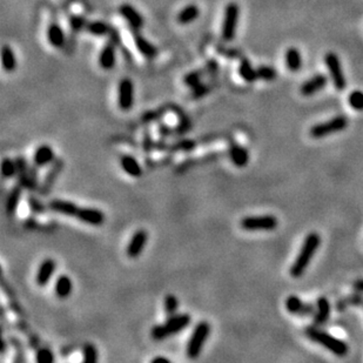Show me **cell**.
Listing matches in <instances>:
<instances>
[{
	"label": "cell",
	"instance_id": "cell-25",
	"mask_svg": "<svg viewBox=\"0 0 363 363\" xmlns=\"http://www.w3.org/2000/svg\"><path fill=\"white\" fill-rule=\"evenodd\" d=\"M199 16H200V9L195 4H190V5L185 6L183 10L177 13L176 20L180 25H188L197 20Z\"/></svg>",
	"mask_w": 363,
	"mask_h": 363
},
{
	"label": "cell",
	"instance_id": "cell-21",
	"mask_svg": "<svg viewBox=\"0 0 363 363\" xmlns=\"http://www.w3.org/2000/svg\"><path fill=\"white\" fill-rule=\"evenodd\" d=\"M120 166L123 172L130 177H140L143 175V167L133 155L123 154L120 157Z\"/></svg>",
	"mask_w": 363,
	"mask_h": 363
},
{
	"label": "cell",
	"instance_id": "cell-2",
	"mask_svg": "<svg viewBox=\"0 0 363 363\" xmlns=\"http://www.w3.org/2000/svg\"><path fill=\"white\" fill-rule=\"evenodd\" d=\"M320 246H321V237L316 233V232H311V233L307 235L299 254H297L295 261H294V263L292 264V267H290L289 269V274L292 275L293 278L297 279L302 277Z\"/></svg>",
	"mask_w": 363,
	"mask_h": 363
},
{
	"label": "cell",
	"instance_id": "cell-36",
	"mask_svg": "<svg viewBox=\"0 0 363 363\" xmlns=\"http://www.w3.org/2000/svg\"><path fill=\"white\" fill-rule=\"evenodd\" d=\"M348 103H349L350 107L354 108L355 111L362 112L363 111V92L362 90H354L348 97Z\"/></svg>",
	"mask_w": 363,
	"mask_h": 363
},
{
	"label": "cell",
	"instance_id": "cell-7",
	"mask_svg": "<svg viewBox=\"0 0 363 363\" xmlns=\"http://www.w3.org/2000/svg\"><path fill=\"white\" fill-rule=\"evenodd\" d=\"M348 125H349V120H348L346 115H336L328 121L314 125L310 128L309 134L314 139H321V138L330 135V134L342 132L347 128Z\"/></svg>",
	"mask_w": 363,
	"mask_h": 363
},
{
	"label": "cell",
	"instance_id": "cell-15",
	"mask_svg": "<svg viewBox=\"0 0 363 363\" xmlns=\"http://www.w3.org/2000/svg\"><path fill=\"white\" fill-rule=\"evenodd\" d=\"M327 82H328V78H327L325 74H315L314 77L307 79V80L302 83V86L300 87V93L304 97L314 96V94L319 93L320 90L325 88L327 86Z\"/></svg>",
	"mask_w": 363,
	"mask_h": 363
},
{
	"label": "cell",
	"instance_id": "cell-33",
	"mask_svg": "<svg viewBox=\"0 0 363 363\" xmlns=\"http://www.w3.org/2000/svg\"><path fill=\"white\" fill-rule=\"evenodd\" d=\"M17 162L10 158L3 159L2 161V175L4 179H12L17 176Z\"/></svg>",
	"mask_w": 363,
	"mask_h": 363
},
{
	"label": "cell",
	"instance_id": "cell-1",
	"mask_svg": "<svg viewBox=\"0 0 363 363\" xmlns=\"http://www.w3.org/2000/svg\"><path fill=\"white\" fill-rule=\"evenodd\" d=\"M47 207L58 214L74 217V219L81 221L82 223L89 224L93 227L103 226L105 220H106L103 210L93 208V207H80L77 203L61 200V199H54V200L50 201Z\"/></svg>",
	"mask_w": 363,
	"mask_h": 363
},
{
	"label": "cell",
	"instance_id": "cell-9",
	"mask_svg": "<svg viewBox=\"0 0 363 363\" xmlns=\"http://www.w3.org/2000/svg\"><path fill=\"white\" fill-rule=\"evenodd\" d=\"M325 63L326 66L328 68L330 77H332V80L335 88L339 90V92H342V90L346 88L347 81L346 77L343 74L342 65H341V60L339 56L334 52H328L325 57Z\"/></svg>",
	"mask_w": 363,
	"mask_h": 363
},
{
	"label": "cell",
	"instance_id": "cell-10",
	"mask_svg": "<svg viewBox=\"0 0 363 363\" xmlns=\"http://www.w3.org/2000/svg\"><path fill=\"white\" fill-rule=\"evenodd\" d=\"M118 106L123 112H128L134 106V83L129 78L119 81Z\"/></svg>",
	"mask_w": 363,
	"mask_h": 363
},
{
	"label": "cell",
	"instance_id": "cell-46",
	"mask_svg": "<svg viewBox=\"0 0 363 363\" xmlns=\"http://www.w3.org/2000/svg\"><path fill=\"white\" fill-rule=\"evenodd\" d=\"M6 347H7L6 341L3 340V341H2V354H3V355L6 353Z\"/></svg>",
	"mask_w": 363,
	"mask_h": 363
},
{
	"label": "cell",
	"instance_id": "cell-14",
	"mask_svg": "<svg viewBox=\"0 0 363 363\" xmlns=\"http://www.w3.org/2000/svg\"><path fill=\"white\" fill-rule=\"evenodd\" d=\"M57 269V262L51 257H47L39 264L37 273H35V283L39 287H45L52 280Z\"/></svg>",
	"mask_w": 363,
	"mask_h": 363
},
{
	"label": "cell",
	"instance_id": "cell-12",
	"mask_svg": "<svg viewBox=\"0 0 363 363\" xmlns=\"http://www.w3.org/2000/svg\"><path fill=\"white\" fill-rule=\"evenodd\" d=\"M148 241V232L146 230H138L129 239L126 247V255L129 259H137L143 254Z\"/></svg>",
	"mask_w": 363,
	"mask_h": 363
},
{
	"label": "cell",
	"instance_id": "cell-13",
	"mask_svg": "<svg viewBox=\"0 0 363 363\" xmlns=\"http://www.w3.org/2000/svg\"><path fill=\"white\" fill-rule=\"evenodd\" d=\"M63 168L64 161L61 160V159H57V160L53 161L52 165L50 166L49 170H47L45 177H43L42 184L40 185V187H39V193H40V195L46 197V195L51 193V191H52L54 184H56L58 176H59Z\"/></svg>",
	"mask_w": 363,
	"mask_h": 363
},
{
	"label": "cell",
	"instance_id": "cell-11",
	"mask_svg": "<svg viewBox=\"0 0 363 363\" xmlns=\"http://www.w3.org/2000/svg\"><path fill=\"white\" fill-rule=\"evenodd\" d=\"M286 308L290 314L297 315L300 317H310L314 316L315 311H316V304H311L303 302L299 297L295 295H292L287 297L286 300Z\"/></svg>",
	"mask_w": 363,
	"mask_h": 363
},
{
	"label": "cell",
	"instance_id": "cell-42",
	"mask_svg": "<svg viewBox=\"0 0 363 363\" xmlns=\"http://www.w3.org/2000/svg\"><path fill=\"white\" fill-rule=\"evenodd\" d=\"M192 89H193L192 94H193L194 98H201L205 96L207 92H208V87L202 85V83H200V85H198L197 87H194V88H192Z\"/></svg>",
	"mask_w": 363,
	"mask_h": 363
},
{
	"label": "cell",
	"instance_id": "cell-16",
	"mask_svg": "<svg viewBox=\"0 0 363 363\" xmlns=\"http://www.w3.org/2000/svg\"><path fill=\"white\" fill-rule=\"evenodd\" d=\"M119 13H120V16L129 24L130 27L138 30V28H141L144 26V17L141 16L139 11L133 5H130V4H121V5L119 6Z\"/></svg>",
	"mask_w": 363,
	"mask_h": 363
},
{
	"label": "cell",
	"instance_id": "cell-8",
	"mask_svg": "<svg viewBox=\"0 0 363 363\" xmlns=\"http://www.w3.org/2000/svg\"><path fill=\"white\" fill-rule=\"evenodd\" d=\"M279 226V220L274 215H250L241 219L240 227L247 232L274 231Z\"/></svg>",
	"mask_w": 363,
	"mask_h": 363
},
{
	"label": "cell",
	"instance_id": "cell-43",
	"mask_svg": "<svg viewBox=\"0 0 363 363\" xmlns=\"http://www.w3.org/2000/svg\"><path fill=\"white\" fill-rule=\"evenodd\" d=\"M353 287H354L355 292L363 293V279H358V280L355 281Z\"/></svg>",
	"mask_w": 363,
	"mask_h": 363
},
{
	"label": "cell",
	"instance_id": "cell-23",
	"mask_svg": "<svg viewBox=\"0 0 363 363\" xmlns=\"http://www.w3.org/2000/svg\"><path fill=\"white\" fill-rule=\"evenodd\" d=\"M134 43H135L137 50L139 51L141 56H144L147 59H154L158 56V49L150 40H147L144 35L140 33H134L133 35Z\"/></svg>",
	"mask_w": 363,
	"mask_h": 363
},
{
	"label": "cell",
	"instance_id": "cell-35",
	"mask_svg": "<svg viewBox=\"0 0 363 363\" xmlns=\"http://www.w3.org/2000/svg\"><path fill=\"white\" fill-rule=\"evenodd\" d=\"M82 360L86 363H96L99 360V354H98V349L93 344L87 343L82 347Z\"/></svg>",
	"mask_w": 363,
	"mask_h": 363
},
{
	"label": "cell",
	"instance_id": "cell-38",
	"mask_svg": "<svg viewBox=\"0 0 363 363\" xmlns=\"http://www.w3.org/2000/svg\"><path fill=\"white\" fill-rule=\"evenodd\" d=\"M27 205L33 214H43L46 210L45 205L40 200H38V198L33 197V195H28L27 197Z\"/></svg>",
	"mask_w": 363,
	"mask_h": 363
},
{
	"label": "cell",
	"instance_id": "cell-40",
	"mask_svg": "<svg viewBox=\"0 0 363 363\" xmlns=\"http://www.w3.org/2000/svg\"><path fill=\"white\" fill-rule=\"evenodd\" d=\"M11 342H12L13 347L16 348V355H17V356L14 357V362H25V361H26V358H25V356H24V349H23V346H21L20 341H18L17 339H14V337H12V339H11Z\"/></svg>",
	"mask_w": 363,
	"mask_h": 363
},
{
	"label": "cell",
	"instance_id": "cell-45",
	"mask_svg": "<svg viewBox=\"0 0 363 363\" xmlns=\"http://www.w3.org/2000/svg\"><path fill=\"white\" fill-rule=\"evenodd\" d=\"M158 362H166V363H170L169 358H167L165 356H157L152 360V363H158Z\"/></svg>",
	"mask_w": 363,
	"mask_h": 363
},
{
	"label": "cell",
	"instance_id": "cell-17",
	"mask_svg": "<svg viewBox=\"0 0 363 363\" xmlns=\"http://www.w3.org/2000/svg\"><path fill=\"white\" fill-rule=\"evenodd\" d=\"M228 154H230V159L233 162V165L239 167V168H243V167L248 165L249 152L240 144L231 143L230 147H228Z\"/></svg>",
	"mask_w": 363,
	"mask_h": 363
},
{
	"label": "cell",
	"instance_id": "cell-18",
	"mask_svg": "<svg viewBox=\"0 0 363 363\" xmlns=\"http://www.w3.org/2000/svg\"><path fill=\"white\" fill-rule=\"evenodd\" d=\"M54 160H56V154H54L53 148L50 145H40V146L35 148L33 163L39 168L52 165Z\"/></svg>",
	"mask_w": 363,
	"mask_h": 363
},
{
	"label": "cell",
	"instance_id": "cell-41",
	"mask_svg": "<svg viewBox=\"0 0 363 363\" xmlns=\"http://www.w3.org/2000/svg\"><path fill=\"white\" fill-rule=\"evenodd\" d=\"M70 25H71V28L73 31H80L81 28L85 27L86 25V20L85 18L81 17V16H72L70 18Z\"/></svg>",
	"mask_w": 363,
	"mask_h": 363
},
{
	"label": "cell",
	"instance_id": "cell-19",
	"mask_svg": "<svg viewBox=\"0 0 363 363\" xmlns=\"http://www.w3.org/2000/svg\"><path fill=\"white\" fill-rule=\"evenodd\" d=\"M330 313H332V306L329 300L326 296L319 297L316 301V311L314 314V325L317 327L326 325L330 319Z\"/></svg>",
	"mask_w": 363,
	"mask_h": 363
},
{
	"label": "cell",
	"instance_id": "cell-29",
	"mask_svg": "<svg viewBox=\"0 0 363 363\" xmlns=\"http://www.w3.org/2000/svg\"><path fill=\"white\" fill-rule=\"evenodd\" d=\"M239 74L247 82H255L259 79L256 68L252 66V64H250V61L247 58L241 60L240 66H239Z\"/></svg>",
	"mask_w": 363,
	"mask_h": 363
},
{
	"label": "cell",
	"instance_id": "cell-20",
	"mask_svg": "<svg viewBox=\"0 0 363 363\" xmlns=\"http://www.w3.org/2000/svg\"><path fill=\"white\" fill-rule=\"evenodd\" d=\"M117 61V51H115L114 43L108 42L103 47L99 54V66L103 70L110 71L115 66Z\"/></svg>",
	"mask_w": 363,
	"mask_h": 363
},
{
	"label": "cell",
	"instance_id": "cell-5",
	"mask_svg": "<svg viewBox=\"0 0 363 363\" xmlns=\"http://www.w3.org/2000/svg\"><path fill=\"white\" fill-rule=\"evenodd\" d=\"M210 325L207 321H200L195 325L193 332L191 334L190 340L186 344V355L191 360H197L200 356L201 351L205 347L206 341L210 335Z\"/></svg>",
	"mask_w": 363,
	"mask_h": 363
},
{
	"label": "cell",
	"instance_id": "cell-31",
	"mask_svg": "<svg viewBox=\"0 0 363 363\" xmlns=\"http://www.w3.org/2000/svg\"><path fill=\"white\" fill-rule=\"evenodd\" d=\"M87 30H88L90 34L96 35V37H104V35H107L110 33L111 28L106 23H104V21L96 20L87 24Z\"/></svg>",
	"mask_w": 363,
	"mask_h": 363
},
{
	"label": "cell",
	"instance_id": "cell-26",
	"mask_svg": "<svg viewBox=\"0 0 363 363\" xmlns=\"http://www.w3.org/2000/svg\"><path fill=\"white\" fill-rule=\"evenodd\" d=\"M47 39L51 46L56 47V49H60L65 43V32L61 28L60 25L58 24H51L49 28H47Z\"/></svg>",
	"mask_w": 363,
	"mask_h": 363
},
{
	"label": "cell",
	"instance_id": "cell-3",
	"mask_svg": "<svg viewBox=\"0 0 363 363\" xmlns=\"http://www.w3.org/2000/svg\"><path fill=\"white\" fill-rule=\"evenodd\" d=\"M192 323V316L190 314H175L166 319L165 322L155 325L151 329V337L154 341H163L172 337L176 334L184 332Z\"/></svg>",
	"mask_w": 363,
	"mask_h": 363
},
{
	"label": "cell",
	"instance_id": "cell-27",
	"mask_svg": "<svg viewBox=\"0 0 363 363\" xmlns=\"http://www.w3.org/2000/svg\"><path fill=\"white\" fill-rule=\"evenodd\" d=\"M286 65L290 72H297L302 67V56L296 47H290L286 51Z\"/></svg>",
	"mask_w": 363,
	"mask_h": 363
},
{
	"label": "cell",
	"instance_id": "cell-47",
	"mask_svg": "<svg viewBox=\"0 0 363 363\" xmlns=\"http://www.w3.org/2000/svg\"><path fill=\"white\" fill-rule=\"evenodd\" d=\"M361 307H363V302H362V306Z\"/></svg>",
	"mask_w": 363,
	"mask_h": 363
},
{
	"label": "cell",
	"instance_id": "cell-34",
	"mask_svg": "<svg viewBox=\"0 0 363 363\" xmlns=\"http://www.w3.org/2000/svg\"><path fill=\"white\" fill-rule=\"evenodd\" d=\"M256 71L259 79H262L264 81H273L278 77L277 70L270 66H267V65H260V66L256 68Z\"/></svg>",
	"mask_w": 363,
	"mask_h": 363
},
{
	"label": "cell",
	"instance_id": "cell-28",
	"mask_svg": "<svg viewBox=\"0 0 363 363\" xmlns=\"http://www.w3.org/2000/svg\"><path fill=\"white\" fill-rule=\"evenodd\" d=\"M2 64L4 70L10 72V73L17 68L16 54L9 45H4L2 47Z\"/></svg>",
	"mask_w": 363,
	"mask_h": 363
},
{
	"label": "cell",
	"instance_id": "cell-30",
	"mask_svg": "<svg viewBox=\"0 0 363 363\" xmlns=\"http://www.w3.org/2000/svg\"><path fill=\"white\" fill-rule=\"evenodd\" d=\"M17 162V177L18 183H19L24 188L28 187V170H30V166L27 165L26 160L23 157H18L16 159Z\"/></svg>",
	"mask_w": 363,
	"mask_h": 363
},
{
	"label": "cell",
	"instance_id": "cell-37",
	"mask_svg": "<svg viewBox=\"0 0 363 363\" xmlns=\"http://www.w3.org/2000/svg\"><path fill=\"white\" fill-rule=\"evenodd\" d=\"M202 74V71H192L185 75L184 83L186 86L191 87V88H194V87H197L201 83Z\"/></svg>",
	"mask_w": 363,
	"mask_h": 363
},
{
	"label": "cell",
	"instance_id": "cell-6",
	"mask_svg": "<svg viewBox=\"0 0 363 363\" xmlns=\"http://www.w3.org/2000/svg\"><path fill=\"white\" fill-rule=\"evenodd\" d=\"M239 18H240V7L238 4H227L224 7L222 27H221V34L226 41H232L237 37Z\"/></svg>",
	"mask_w": 363,
	"mask_h": 363
},
{
	"label": "cell",
	"instance_id": "cell-32",
	"mask_svg": "<svg viewBox=\"0 0 363 363\" xmlns=\"http://www.w3.org/2000/svg\"><path fill=\"white\" fill-rule=\"evenodd\" d=\"M177 309H179V300L173 294H167L163 300V310L167 317L173 316V315L177 314Z\"/></svg>",
	"mask_w": 363,
	"mask_h": 363
},
{
	"label": "cell",
	"instance_id": "cell-24",
	"mask_svg": "<svg viewBox=\"0 0 363 363\" xmlns=\"http://www.w3.org/2000/svg\"><path fill=\"white\" fill-rule=\"evenodd\" d=\"M72 292H73V282L71 278L66 274L59 275L54 282V294L57 297H59L60 300H65L71 296Z\"/></svg>",
	"mask_w": 363,
	"mask_h": 363
},
{
	"label": "cell",
	"instance_id": "cell-4",
	"mask_svg": "<svg viewBox=\"0 0 363 363\" xmlns=\"http://www.w3.org/2000/svg\"><path fill=\"white\" fill-rule=\"evenodd\" d=\"M304 334H306L308 339H310L314 342L321 344L322 347H325L326 349L332 351L334 355L339 357H343L348 354V348L347 343L343 342L342 340L337 339V337L330 335L329 333L325 332V330H321L317 326H309L304 329Z\"/></svg>",
	"mask_w": 363,
	"mask_h": 363
},
{
	"label": "cell",
	"instance_id": "cell-39",
	"mask_svg": "<svg viewBox=\"0 0 363 363\" xmlns=\"http://www.w3.org/2000/svg\"><path fill=\"white\" fill-rule=\"evenodd\" d=\"M54 360L56 358H54L53 353L47 348H40L35 353V361L38 363H51L54 362Z\"/></svg>",
	"mask_w": 363,
	"mask_h": 363
},
{
	"label": "cell",
	"instance_id": "cell-22",
	"mask_svg": "<svg viewBox=\"0 0 363 363\" xmlns=\"http://www.w3.org/2000/svg\"><path fill=\"white\" fill-rule=\"evenodd\" d=\"M23 186L18 183L16 186L11 188V191L7 194L6 201H5V212L9 216H12L16 214L18 206H19L21 194H23Z\"/></svg>",
	"mask_w": 363,
	"mask_h": 363
},
{
	"label": "cell",
	"instance_id": "cell-44",
	"mask_svg": "<svg viewBox=\"0 0 363 363\" xmlns=\"http://www.w3.org/2000/svg\"><path fill=\"white\" fill-rule=\"evenodd\" d=\"M159 132H160V134L162 137H168L170 133H172V129H169V127H167L166 125H161L160 128H159Z\"/></svg>",
	"mask_w": 363,
	"mask_h": 363
}]
</instances>
